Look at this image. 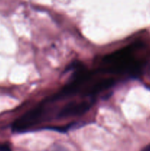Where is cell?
<instances>
[{"instance_id": "6da1fadb", "label": "cell", "mask_w": 150, "mask_h": 151, "mask_svg": "<svg viewBox=\"0 0 150 151\" xmlns=\"http://www.w3.org/2000/svg\"><path fill=\"white\" fill-rule=\"evenodd\" d=\"M42 115L41 107L36 108L29 111L24 115L18 119L13 125V131L15 132H23L32 125L39 122Z\"/></svg>"}, {"instance_id": "7a4b0ae2", "label": "cell", "mask_w": 150, "mask_h": 151, "mask_svg": "<svg viewBox=\"0 0 150 151\" xmlns=\"http://www.w3.org/2000/svg\"><path fill=\"white\" fill-rule=\"evenodd\" d=\"M91 103L88 102H71L68 103L59 112V118H67L70 116H78L85 114L91 107Z\"/></svg>"}, {"instance_id": "3957f363", "label": "cell", "mask_w": 150, "mask_h": 151, "mask_svg": "<svg viewBox=\"0 0 150 151\" xmlns=\"http://www.w3.org/2000/svg\"><path fill=\"white\" fill-rule=\"evenodd\" d=\"M0 151H11V149L7 144L0 143Z\"/></svg>"}, {"instance_id": "277c9868", "label": "cell", "mask_w": 150, "mask_h": 151, "mask_svg": "<svg viewBox=\"0 0 150 151\" xmlns=\"http://www.w3.org/2000/svg\"><path fill=\"white\" fill-rule=\"evenodd\" d=\"M142 151H150V145L144 147V148L142 150Z\"/></svg>"}]
</instances>
